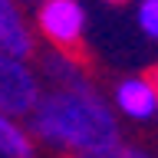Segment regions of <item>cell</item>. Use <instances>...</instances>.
Here are the masks:
<instances>
[{
	"instance_id": "1",
	"label": "cell",
	"mask_w": 158,
	"mask_h": 158,
	"mask_svg": "<svg viewBox=\"0 0 158 158\" xmlns=\"http://www.w3.org/2000/svg\"><path fill=\"white\" fill-rule=\"evenodd\" d=\"M27 128L40 145L73 158L122 142L115 109L92 82L76 89H43L36 109L27 115Z\"/></svg>"
},
{
	"instance_id": "2",
	"label": "cell",
	"mask_w": 158,
	"mask_h": 158,
	"mask_svg": "<svg viewBox=\"0 0 158 158\" xmlns=\"http://www.w3.org/2000/svg\"><path fill=\"white\" fill-rule=\"evenodd\" d=\"M89 30V10L82 0H36L33 10V33L49 49H73L82 46Z\"/></svg>"
},
{
	"instance_id": "3",
	"label": "cell",
	"mask_w": 158,
	"mask_h": 158,
	"mask_svg": "<svg viewBox=\"0 0 158 158\" xmlns=\"http://www.w3.org/2000/svg\"><path fill=\"white\" fill-rule=\"evenodd\" d=\"M43 96V79L30 59L10 56L0 49V109L17 118H27Z\"/></svg>"
},
{
	"instance_id": "4",
	"label": "cell",
	"mask_w": 158,
	"mask_h": 158,
	"mask_svg": "<svg viewBox=\"0 0 158 158\" xmlns=\"http://www.w3.org/2000/svg\"><path fill=\"white\" fill-rule=\"evenodd\" d=\"M112 109L128 122H152L158 115L155 76H125L112 89Z\"/></svg>"
},
{
	"instance_id": "5",
	"label": "cell",
	"mask_w": 158,
	"mask_h": 158,
	"mask_svg": "<svg viewBox=\"0 0 158 158\" xmlns=\"http://www.w3.org/2000/svg\"><path fill=\"white\" fill-rule=\"evenodd\" d=\"M0 49L20 59H33L36 53V33L20 0H0Z\"/></svg>"
},
{
	"instance_id": "6",
	"label": "cell",
	"mask_w": 158,
	"mask_h": 158,
	"mask_svg": "<svg viewBox=\"0 0 158 158\" xmlns=\"http://www.w3.org/2000/svg\"><path fill=\"white\" fill-rule=\"evenodd\" d=\"M36 73H40V79H49L53 89H76V86L92 82L89 73L82 69V63H79L73 53H66V49H49V53H43L40 63H36Z\"/></svg>"
},
{
	"instance_id": "7",
	"label": "cell",
	"mask_w": 158,
	"mask_h": 158,
	"mask_svg": "<svg viewBox=\"0 0 158 158\" xmlns=\"http://www.w3.org/2000/svg\"><path fill=\"white\" fill-rule=\"evenodd\" d=\"M0 158H36V138L23 118L0 109Z\"/></svg>"
},
{
	"instance_id": "8",
	"label": "cell",
	"mask_w": 158,
	"mask_h": 158,
	"mask_svg": "<svg viewBox=\"0 0 158 158\" xmlns=\"http://www.w3.org/2000/svg\"><path fill=\"white\" fill-rule=\"evenodd\" d=\"M135 27L142 36L158 43V0H135Z\"/></svg>"
},
{
	"instance_id": "9",
	"label": "cell",
	"mask_w": 158,
	"mask_h": 158,
	"mask_svg": "<svg viewBox=\"0 0 158 158\" xmlns=\"http://www.w3.org/2000/svg\"><path fill=\"white\" fill-rule=\"evenodd\" d=\"M79 158H155V155L148 148L128 145V142H115V145L102 148V152H89V155H79Z\"/></svg>"
},
{
	"instance_id": "10",
	"label": "cell",
	"mask_w": 158,
	"mask_h": 158,
	"mask_svg": "<svg viewBox=\"0 0 158 158\" xmlns=\"http://www.w3.org/2000/svg\"><path fill=\"white\" fill-rule=\"evenodd\" d=\"M102 3H112V7H122V3H128V0H102Z\"/></svg>"
},
{
	"instance_id": "11",
	"label": "cell",
	"mask_w": 158,
	"mask_h": 158,
	"mask_svg": "<svg viewBox=\"0 0 158 158\" xmlns=\"http://www.w3.org/2000/svg\"><path fill=\"white\" fill-rule=\"evenodd\" d=\"M152 76H155V86H158V73H152Z\"/></svg>"
}]
</instances>
